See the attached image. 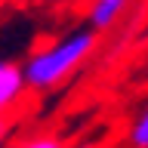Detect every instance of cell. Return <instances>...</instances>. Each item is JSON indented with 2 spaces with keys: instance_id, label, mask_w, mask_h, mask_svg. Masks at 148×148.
<instances>
[{
  "instance_id": "6da1fadb",
  "label": "cell",
  "mask_w": 148,
  "mask_h": 148,
  "mask_svg": "<svg viewBox=\"0 0 148 148\" xmlns=\"http://www.w3.org/2000/svg\"><path fill=\"white\" fill-rule=\"evenodd\" d=\"M96 46H99V34H92L90 28H77L71 34L56 37L53 43L34 49L25 62L18 65L25 90L49 92L56 86H62L68 77H74L83 65L90 62Z\"/></svg>"
},
{
  "instance_id": "7a4b0ae2",
  "label": "cell",
  "mask_w": 148,
  "mask_h": 148,
  "mask_svg": "<svg viewBox=\"0 0 148 148\" xmlns=\"http://www.w3.org/2000/svg\"><path fill=\"white\" fill-rule=\"evenodd\" d=\"M25 80H22V68L12 59H0V120L12 117V111L25 99Z\"/></svg>"
},
{
  "instance_id": "3957f363",
  "label": "cell",
  "mask_w": 148,
  "mask_h": 148,
  "mask_svg": "<svg viewBox=\"0 0 148 148\" xmlns=\"http://www.w3.org/2000/svg\"><path fill=\"white\" fill-rule=\"evenodd\" d=\"M133 0H90V9H86V28L92 34L99 31H111V28L120 22V16L130 9Z\"/></svg>"
},
{
  "instance_id": "277c9868",
  "label": "cell",
  "mask_w": 148,
  "mask_h": 148,
  "mask_svg": "<svg viewBox=\"0 0 148 148\" xmlns=\"http://www.w3.org/2000/svg\"><path fill=\"white\" fill-rule=\"evenodd\" d=\"M130 145L133 148H148V114H136L130 120Z\"/></svg>"
},
{
  "instance_id": "5b68a950",
  "label": "cell",
  "mask_w": 148,
  "mask_h": 148,
  "mask_svg": "<svg viewBox=\"0 0 148 148\" xmlns=\"http://www.w3.org/2000/svg\"><path fill=\"white\" fill-rule=\"evenodd\" d=\"M12 148H65V142L53 133H37V136H28L22 142H16Z\"/></svg>"
},
{
  "instance_id": "8992f818",
  "label": "cell",
  "mask_w": 148,
  "mask_h": 148,
  "mask_svg": "<svg viewBox=\"0 0 148 148\" xmlns=\"http://www.w3.org/2000/svg\"><path fill=\"white\" fill-rule=\"evenodd\" d=\"M12 130H16V120H12V117H3V120H0V148H6Z\"/></svg>"
},
{
  "instance_id": "52a82bcc",
  "label": "cell",
  "mask_w": 148,
  "mask_h": 148,
  "mask_svg": "<svg viewBox=\"0 0 148 148\" xmlns=\"http://www.w3.org/2000/svg\"><path fill=\"white\" fill-rule=\"evenodd\" d=\"M74 148H96V145H74Z\"/></svg>"
}]
</instances>
